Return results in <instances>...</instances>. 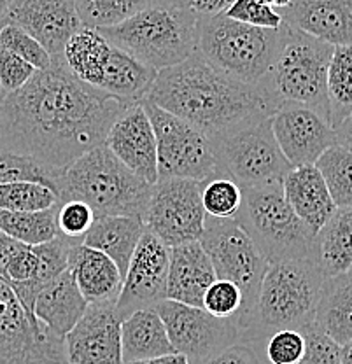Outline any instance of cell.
I'll use <instances>...</instances> for the list:
<instances>
[{
    "label": "cell",
    "instance_id": "6da1fadb",
    "mask_svg": "<svg viewBox=\"0 0 352 364\" xmlns=\"http://www.w3.org/2000/svg\"><path fill=\"white\" fill-rule=\"evenodd\" d=\"M130 105L78 81L62 56H55L51 67L37 70L23 88L0 104V147L62 173L102 146Z\"/></svg>",
    "mask_w": 352,
    "mask_h": 364
},
{
    "label": "cell",
    "instance_id": "7a4b0ae2",
    "mask_svg": "<svg viewBox=\"0 0 352 364\" xmlns=\"http://www.w3.org/2000/svg\"><path fill=\"white\" fill-rule=\"evenodd\" d=\"M144 100L198 128L210 139L272 117L281 102L263 85H245L215 70L198 55L158 72Z\"/></svg>",
    "mask_w": 352,
    "mask_h": 364
},
{
    "label": "cell",
    "instance_id": "3957f363",
    "mask_svg": "<svg viewBox=\"0 0 352 364\" xmlns=\"http://www.w3.org/2000/svg\"><path fill=\"white\" fill-rule=\"evenodd\" d=\"M324 282L314 256L268 263L255 306L238 321V343H255L281 329L304 331L314 322Z\"/></svg>",
    "mask_w": 352,
    "mask_h": 364
},
{
    "label": "cell",
    "instance_id": "277c9868",
    "mask_svg": "<svg viewBox=\"0 0 352 364\" xmlns=\"http://www.w3.org/2000/svg\"><path fill=\"white\" fill-rule=\"evenodd\" d=\"M153 186L128 170L105 144L74 161L58 179L60 202L79 200L95 218L139 215L144 219Z\"/></svg>",
    "mask_w": 352,
    "mask_h": 364
},
{
    "label": "cell",
    "instance_id": "5b68a950",
    "mask_svg": "<svg viewBox=\"0 0 352 364\" xmlns=\"http://www.w3.org/2000/svg\"><path fill=\"white\" fill-rule=\"evenodd\" d=\"M286 23L277 30L256 28L219 14H198L196 55L210 67L245 85H261L277 60Z\"/></svg>",
    "mask_w": 352,
    "mask_h": 364
},
{
    "label": "cell",
    "instance_id": "8992f818",
    "mask_svg": "<svg viewBox=\"0 0 352 364\" xmlns=\"http://www.w3.org/2000/svg\"><path fill=\"white\" fill-rule=\"evenodd\" d=\"M193 9L147 7L130 20L98 32L114 48L156 72L179 65L196 53Z\"/></svg>",
    "mask_w": 352,
    "mask_h": 364
},
{
    "label": "cell",
    "instance_id": "52a82bcc",
    "mask_svg": "<svg viewBox=\"0 0 352 364\" xmlns=\"http://www.w3.org/2000/svg\"><path fill=\"white\" fill-rule=\"evenodd\" d=\"M333 49L335 46L286 25L281 51L261 85L281 104L305 105L331 124L326 82Z\"/></svg>",
    "mask_w": 352,
    "mask_h": 364
},
{
    "label": "cell",
    "instance_id": "ba28073f",
    "mask_svg": "<svg viewBox=\"0 0 352 364\" xmlns=\"http://www.w3.org/2000/svg\"><path fill=\"white\" fill-rule=\"evenodd\" d=\"M235 221L267 263L312 256L316 235L287 203L282 184L242 188V205Z\"/></svg>",
    "mask_w": 352,
    "mask_h": 364
},
{
    "label": "cell",
    "instance_id": "9c48e42d",
    "mask_svg": "<svg viewBox=\"0 0 352 364\" xmlns=\"http://www.w3.org/2000/svg\"><path fill=\"white\" fill-rule=\"evenodd\" d=\"M218 177L237 182L240 188L282 184L293 166L284 158L272 130V117L251 121L212 136Z\"/></svg>",
    "mask_w": 352,
    "mask_h": 364
},
{
    "label": "cell",
    "instance_id": "30bf717a",
    "mask_svg": "<svg viewBox=\"0 0 352 364\" xmlns=\"http://www.w3.org/2000/svg\"><path fill=\"white\" fill-rule=\"evenodd\" d=\"M156 136L158 181L191 179L206 182L218 177L212 139L186 121L142 100Z\"/></svg>",
    "mask_w": 352,
    "mask_h": 364
},
{
    "label": "cell",
    "instance_id": "8fae6325",
    "mask_svg": "<svg viewBox=\"0 0 352 364\" xmlns=\"http://www.w3.org/2000/svg\"><path fill=\"white\" fill-rule=\"evenodd\" d=\"M198 242L209 256L215 277L219 280L233 282L242 291V318L255 306L261 280L267 270V259L261 256L251 238L235 219H215L207 215Z\"/></svg>",
    "mask_w": 352,
    "mask_h": 364
},
{
    "label": "cell",
    "instance_id": "7c38bea8",
    "mask_svg": "<svg viewBox=\"0 0 352 364\" xmlns=\"http://www.w3.org/2000/svg\"><path fill=\"white\" fill-rule=\"evenodd\" d=\"M203 182L191 179L158 181L151 189L144 225L169 249L198 242L206 226Z\"/></svg>",
    "mask_w": 352,
    "mask_h": 364
},
{
    "label": "cell",
    "instance_id": "4fadbf2b",
    "mask_svg": "<svg viewBox=\"0 0 352 364\" xmlns=\"http://www.w3.org/2000/svg\"><path fill=\"white\" fill-rule=\"evenodd\" d=\"M176 354L189 364H203L219 352L240 341V328L235 318H218L198 306L164 299L156 305Z\"/></svg>",
    "mask_w": 352,
    "mask_h": 364
},
{
    "label": "cell",
    "instance_id": "5bb4252c",
    "mask_svg": "<svg viewBox=\"0 0 352 364\" xmlns=\"http://www.w3.org/2000/svg\"><path fill=\"white\" fill-rule=\"evenodd\" d=\"M0 364H67L65 340L32 324L0 275Z\"/></svg>",
    "mask_w": 352,
    "mask_h": 364
},
{
    "label": "cell",
    "instance_id": "9a60e30c",
    "mask_svg": "<svg viewBox=\"0 0 352 364\" xmlns=\"http://www.w3.org/2000/svg\"><path fill=\"white\" fill-rule=\"evenodd\" d=\"M170 249L146 228L123 279L116 312L121 321L137 310L156 309L166 299Z\"/></svg>",
    "mask_w": 352,
    "mask_h": 364
},
{
    "label": "cell",
    "instance_id": "2e32d148",
    "mask_svg": "<svg viewBox=\"0 0 352 364\" xmlns=\"http://www.w3.org/2000/svg\"><path fill=\"white\" fill-rule=\"evenodd\" d=\"M272 130L293 168L316 165L321 154L336 144L335 130L323 116L291 102L282 104L272 116Z\"/></svg>",
    "mask_w": 352,
    "mask_h": 364
},
{
    "label": "cell",
    "instance_id": "e0dca14e",
    "mask_svg": "<svg viewBox=\"0 0 352 364\" xmlns=\"http://www.w3.org/2000/svg\"><path fill=\"white\" fill-rule=\"evenodd\" d=\"M2 25L25 30L51 58L62 56L70 37L82 26L74 0H13Z\"/></svg>",
    "mask_w": 352,
    "mask_h": 364
},
{
    "label": "cell",
    "instance_id": "ac0fdd59",
    "mask_svg": "<svg viewBox=\"0 0 352 364\" xmlns=\"http://www.w3.org/2000/svg\"><path fill=\"white\" fill-rule=\"evenodd\" d=\"M65 355L69 364H123L116 303L88 305L81 321L65 336Z\"/></svg>",
    "mask_w": 352,
    "mask_h": 364
},
{
    "label": "cell",
    "instance_id": "d6986e66",
    "mask_svg": "<svg viewBox=\"0 0 352 364\" xmlns=\"http://www.w3.org/2000/svg\"><path fill=\"white\" fill-rule=\"evenodd\" d=\"M104 144L135 176L147 184H156V136L142 102L130 105L119 114Z\"/></svg>",
    "mask_w": 352,
    "mask_h": 364
},
{
    "label": "cell",
    "instance_id": "ffe728a7",
    "mask_svg": "<svg viewBox=\"0 0 352 364\" xmlns=\"http://www.w3.org/2000/svg\"><path fill=\"white\" fill-rule=\"evenodd\" d=\"M286 25L331 46H352V0H291Z\"/></svg>",
    "mask_w": 352,
    "mask_h": 364
},
{
    "label": "cell",
    "instance_id": "44dd1931",
    "mask_svg": "<svg viewBox=\"0 0 352 364\" xmlns=\"http://www.w3.org/2000/svg\"><path fill=\"white\" fill-rule=\"evenodd\" d=\"M215 279L214 267L200 242L170 249L166 299L202 309L203 294Z\"/></svg>",
    "mask_w": 352,
    "mask_h": 364
},
{
    "label": "cell",
    "instance_id": "7402d4cb",
    "mask_svg": "<svg viewBox=\"0 0 352 364\" xmlns=\"http://www.w3.org/2000/svg\"><path fill=\"white\" fill-rule=\"evenodd\" d=\"M88 301L79 291L69 268L53 279L37 294L33 314L48 335L65 340V336L81 321Z\"/></svg>",
    "mask_w": 352,
    "mask_h": 364
},
{
    "label": "cell",
    "instance_id": "603a6c76",
    "mask_svg": "<svg viewBox=\"0 0 352 364\" xmlns=\"http://www.w3.org/2000/svg\"><path fill=\"white\" fill-rule=\"evenodd\" d=\"M282 189L294 214L314 235L335 214L336 205L333 203L326 182L316 165L291 168L284 177Z\"/></svg>",
    "mask_w": 352,
    "mask_h": 364
},
{
    "label": "cell",
    "instance_id": "cb8c5ba5",
    "mask_svg": "<svg viewBox=\"0 0 352 364\" xmlns=\"http://www.w3.org/2000/svg\"><path fill=\"white\" fill-rule=\"evenodd\" d=\"M69 270L88 305L117 301L123 287V277L114 261L104 252L82 244L72 245Z\"/></svg>",
    "mask_w": 352,
    "mask_h": 364
},
{
    "label": "cell",
    "instance_id": "d4e9b609",
    "mask_svg": "<svg viewBox=\"0 0 352 364\" xmlns=\"http://www.w3.org/2000/svg\"><path fill=\"white\" fill-rule=\"evenodd\" d=\"M146 225L139 215H109L97 218L88 233L82 237V245L100 250L111 257L124 279L132 256L141 242Z\"/></svg>",
    "mask_w": 352,
    "mask_h": 364
},
{
    "label": "cell",
    "instance_id": "484cf974",
    "mask_svg": "<svg viewBox=\"0 0 352 364\" xmlns=\"http://www.w3.org/2000/svg\"><path fill=\"white\" fill-rule=\"evenodd\" d=\"M169 354H176V350L156 309L137 310L121 321L123 364L149 361Z\"/></svg>",
    "mask_w": 352,
    "mask_h": 364
},
{
    "label": "cell",
    "instance_id": "4316f807",
    "mask_svg": "<svg viewBox=\"0 0 352 364\" xmlns=\"http://www.w3.org/2000/svg\"><path fill=\"white\" fill-rule=\"evenodd\" d=\"M312 256L326 279L352 268V207L336 208L314 237Z\"/></svg>",
    "mask_w": 352,
    "mask_h": 364
},
{
    "label": "cell",
    "instance_id": "83f0119b",
    "mask_svg": "<svg viewBox=\"0 0 352 364\" xmlns=\"http://www.w3.org/2000/svg\"><path fill=\"white\" fill-rule=\"evenodd\" d=\"M156 75L158 72L154 68L144 65L112 46L97 90L128 102V104H137L146 98Z\"/></svg>",
    "mask_w": 352,
    "mask_h": 364
},
{
    "label": "cell",
    "instance_id": "f1b7e54d",
    "mask_svg": "<svg viewBox=\"0 0 352 364\" xmlns=\"http://www.w3.org/2000/svg\"><path fill=\"white\" fill-rule=\"evenodd\" d=\"M312 324L340 347L352 340V277L326 279Z\"/></svg>",
    "mask_w": 352,
    "mask_h": 364
},
{
    "label": "cell",
    "instance_id": "f546056e",
    "mask_svg": "<svg viewBox=\"0 0 352 364\" xmlns=\"http://www.w3.org/2000/svg\"><path fill=\"white\" fill-rule=\"evenodd\" d=\"M112 44L98 30L81 26L62 53V62L78 81L97 90Z\"/></svg>",
    "mask_w": 352,
    "mask_h": 364
},
{
    "label": "cell",
    "instance_id": "4dcf8cb0",
    "mask_svg": "<svg viewBox=\"0 0 352 364\" xmlns=\"http://www.w3.org/2000/svg\"><path fill=\"white\" fill-rule=\"evenodd\" d=\"M60 203L39 212H14L0 208V231L25 245H41L58 237L56 215Z\"/></svg>",
    "mask_w": 352,
    "mask_h": 364
},
{
    "label": "cell",
    "instance_id": "1f68e13d",
    "mask_svg": "<svg viewBox=\"0 0 352 364\" xmlns=\"http://www.w3.org/2000/svg\"><path fill=\"white\" fill-rule=\"evenodd\" d=\"M326 88L329 117L335 130L352 114V46H335L329 60Z\"/></svg>",
    "mask_w": 352,
    "mask_h": 364
},
{
    "label": "cell",
    "instance_id": "d6a6232c",
    "mask_svg": "<svg viewBox=\"0 0 352 364\" xmlns=\"http://www.w3.org/2000/svg\"><path fill=\"white\" fill-rule=\"evenodd\" d=\"M316 168L326 182L336 208L352 207V151L335 144L321 154Z\"/></svg>",
    "mask_w": 352,
    "mask_h": 364
},
{
    "label": "cell",
    "instance_id": "836d02e7",
    "mask_svg": "<svg viewBox=\"0 0 352 364\" xmlns=\"http://www.w3.org/2000/svg\"><path fill=\"white\" fill-rule=\"evenodd\" d=\"M79 21L88 28H111L149 7V0H74Z\"/></svg>",
    "mask_w": 352,
    "mask_h": 364
},
{
    "label": "cell",
    "instance_id": "e575fe53",
    "mask_svg": "<svg viewBox=\"0 0 352 364\" xmlns=\"http://www.w3.org/2000/svg\"><path fill=\"white\" fill-rule=\"evenodd\" d=\"M245 347L255 364H298L305 354L306 340L300 329H281Z\"/></svg>",
    "mask_w": 352,
    "mask_h": 364
},
{
    "label": "cell",
    "instance_id": "d590c367",
    "mask_svg": "<svg viewBox=\"0 0 352 364\" xmlns=\"http://www.w3.org/2000/svg\"><path fill=\"white\" fill-rule=\"evenodd\" d=\"M62 173L53 172L37 163L36 159L0 147V184L37 182V184L48 186L58 195V179Z\"/></svg>",
    "mask_w": 352,
    "mask_h": 364
},
{
    "label": "cell",
    "instance_id": "8d00e7d4",
    "mask_svg": "<svg viewBox=\"0 0 352 364\" xmlns=\"http://www.w3.org/2000/svg\"><path fill=\"white\" fill-rule=\"evenodd\" d=\"M60 203L51 188L37 182H11L0 184V208L14 212H39Z\"/></svg>",
    "mask_w": 352,
    "mask_h": 364
},
{
    "label": "cell",
    "instance_id": "74e56055",
    "mask_svg": "<svg viewBox=\"0 0 352 364\" xmlns=\"http://www.w3.org/2000/svg\"><path fill=\"white\" fill-rule=\"evenodd\" d=\"M203 210L215 219H235L242 205V188L226 177H212L203 182Z\"/></svg>",
    "mask_w": 352,
    "mask_h": 364
},
{
    "label": "cell",
    "instance_id": "f35d334b",
    "mask_svg": "<svg viewBox=\"0 0 352 364\" xmlns=\"http://www.w3.org/2000/svg\"><path fill=\"white\" fill-rule=\"evenodd\" d=\"M0 44L16 56H20L21 60H25L26 63H30L36 70H46L51 67V55L32 36H28L25 30L18 28V26H0Z\"/></svg>",
    "mask_w": 352,
    "mask_h": 364
},
{
    "label": "cell",
    "instance_id": "ab89813d",
    "mask_svg": "<svg viewBox=\"0 0 352 364\" xmlns=\"http://www.w3.org/2000/svg\"><path fill=\"white\" fill-rule=\"evenodd\" d=\"M202 309L218 318H235L238 322L244 310V296L233 282L215 279L203 294Z\"/></svg>",
    "mask_w": 352,
    "mask_h": 364
},
{
    "label": "cell",
    "instance_id": "60d3db41",
    "mask_svg": "<svg viewBox=\"0 0 352 364\" xmlns=\"http://www.w3.org/2000/svg\"><path fill=\"white\" fill-rule=\"evenodd\" d=\"M223 14L244 25L256 26V28L277 30L284 25L281 14L261 0H235Z\"/></svg>",
    "mask_w": 352,
    "mask_h": 364
},
{
    "label": "cell",
    "instance_id": "b9f144b4",
    "mask_svg": "<svg viewBox=\"0 0 352 364\" xmlns=\"http://www.w3.org/2000/svg\"><path fill=\"white\" fill-rule=\"evenodd\" d=\"M95 219L97 218L90 205L79 202V200H67V202H60L56 226H58V233L62 237L82 242V237L93 226Z\"/></svg>",
    "mask_w": 352,
    "mask_h": 364
},
{
    "label": "cell",
    "instance_id": "7bdbcfd3",
    "mask_svg": "<svg viewBox=\"0 0 352 364\" xmlns=\"http://www.w3.org/2000/svg\"><path fill=\"white\" fill-rule=\"evenodd\" d=\"M306 340L305 354L298 364H342L340 361V345L328 338L314 324L304 329Z\"/></svg>",
    "mask_w": 352,
    "mask_h": 364
},
{
    "label": "cell",
    "instance_id": "ee69618b",
    "mask_svg": "<svg viewBox=\"0 0 352 364\" xmlns=\"http://www.w3.org/2000/svg\"><path fill=\"white\" fill-rule=\"evenodd\" d=\"M36 72L37 70L30 63L0 44V86L6 91V95L23 88Z\"/></svg>",
    "mask_w": 352,
    "mask_h": 364
},
{
    "label": "cell",
    "instance_id": "f6af8a7d",
    "mask_svg": "<svg viewBox=\"0 0 352 364\" xmlns=\"http://www.w3.org/2000/svg\"><path fill=\"white\" fill-rule=\"evenodd\" d=\"M203 364H255V358L245 345L237 343L215 354Z\"/></svg>",
    "mask_w": 352,
    "mask_h": 364
},
{
    "label": "cell",
    "instance_id": "bcb514c9",
    "mask_svg": "<svg viewBox=\"0 0 352 364\" xmlns=\"http://www.w3.org/2000/svg\"><path fill=\"white\" fill-rule=\"evenodd\" d=\"M235 0H195L191 9L196 14H219L225 13Z\"/></svg>",
    "mask_w": 352,
    "mask_h": 364
},
{
    "label": "cell",
    "instance_id": "7dc6e473",
    "mask_svg": "<svg viewBox=\"0 0 352 364\" xmlns=\"http://www.w3.org/2000/svg\"><path fill=\"white\" fill-rule=\"evenodd\" d=\"M335 136L338 146L352 151V114L342 124H338V127L335 128Z\"/></svg>",
    "mask_w": 352,
    "mask_h": 364
},
{
    "label": "cell",
    "instance_id": "c3c4849f",
    "mask_svg": "<svg viewBox=\"0 0 352 364\" xmlns=\"http://www.w3.org/2000/svg\"><path fill=\"white\" fill-rule=\"evenodd\" d=\"M195 0H149L151 7H170V9H191Z\"/></svg>",
    "mask_w": 352,
    "mask_h": 364
},
{
    "label": "cell",
    "instance_id": "681fc988",
    "mask_svg": "<svg viewBox=\"0 0 352 364\" xmlns=\"http://www.w3.org/2000/svg\"><path fill=\"white\" fill-rule=\"evenodd\" d=\"M130 364H189L188 359L181 354H169L161 355V358L149 359V361H139V363H130Z\"/></svg>",
    "mask_w": 352,
    "mask_h": 364
},
{
    "label": "cell",
    "instance_id": "f907efd6",
    "mask_svg": "<svg viewBox=\"0 0 352 364\" xmlns=\"http://www.w3.org/2000/svg\"><path fill=\"white\" fill-rule=\"evenodd\" d=\"M340 361L342 364H352V340L340 347Z\"/></svg>",
    "mask_w": 352,
    "mask_h": 364
},
{
    "label": "cell",
    "instance_id": "816d5d0a",
    "mask_svg": "<svg viewBox=\"0 0 352 364\" xmlns=\"http://www.w3.org/2000/svg\"><path fill=\"white\" fill-rule=\"evenodd\" d=\"M261 2L267 4V6H270L272 9L282 11V9H286L287 6H289L291 0H261Z\"/></svg>",
    "mask_w": 352,
    "mask_h": 364
},
{
    "label": "cell",
    "instance_id": "f5cc1de1",
    "mask_svg": "<svg viewBox=\"0 0 352 364\" xmlns=\"http://www.w3.org/2000/svg\"><path fill=\"white\" fill-rule=\"evenodd\" d=\"M11 2H13V0H0V25H2L4 16H6V13H7V9H9Z\"/></svg>",
    "mask_w": 352,
    "mask_h": 364
},
{
    "label": "cell",
    "instance_id": "db71d44e",
    "mask_svg": "<svg viewBox=\"0 0 352 364\" xmlns=\"http://www.w3.org/2000/svg\"><path fill=\"white\" fill-rule=\"evenodd\" d=\"M7 97V95H6V91H4L2 90V86H0V104H2V102H4V98H6Z\"/></svg>",
    "mask_w": 352,
    "mask_h": 364
},
{
    "label": "cell",
    "instance_id": "11a10c76",
    "mask_svg": "<svg viewBox=\"0 0 352 364\" xmlns=\"http://www.w3.org/2000/svg\"><path fill=\"white\" fill-rule=\"evenodd\" d=\"M347 275H349V277H352V268H351V270H349V272H347Z\"/></svg>",
    "mask_w": 352,
    "mask_h": 364
},
{
    "label": "cell",
    "instance_id": "9f6ffc18",
    "mask_svg": "<svg viewBox=\"0 0 352 364\" xmlns=\"http://www.w3.org/2000/svg\"><path fill=\"white\" fill-rule=\"evenodd\" d=\"M67 364H69V363H67Z\"/></svg>",
    "mask_w": 352,
    "mask_h": 364
}]
</instances>
